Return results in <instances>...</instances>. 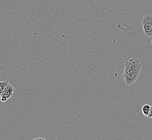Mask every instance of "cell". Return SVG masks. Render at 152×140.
<instances>
[{
	"label": "cell",
	"mask_w": 152,
	"mask_h": 140,
	"mask_svg": "<svg viewBox=\"0 0 152 140\" xmlns=\"http://www.w3.org/2000/svg\"><path fill=\"white\" fill-rule=\"evenodd\" d=\"M142 64L137 58H131L125 65L124 78L127 85H131L137 82L140 74Z\"/></svg>",
	"instance_id": "6da1fadb"
},
{
	"label": "cell",
	"mask_w": 152,
	"mask_h": 140,
	"mask_svg": "<svg viewBox=\"0 0 152 140\" xmlns=\"http://www.w3.org/2000/svg\"><path fill=\"white\" fill-rule=\"evenodd\" d=\"M143 32L147 37H152V14L145 15L142 18Z\"/></svg>",
	"instance_id": "7a4b0ae2"
},
{
	"label": "cell",
	"mask_w": 152,
	"mask_h": 140,
	"mask_svg": "<svg viewBox=\"0 0 152 140\" xmlns=\"http://www.w3.org/2000/svg\"><path fill=\"white\" fill-rule=\"evenodd\" d=\"M14 88L12 85H9L4 90L3 92L1 94V100L2 102H5L13 95Z\"/></svg>",
	"instance_id": "3957f363"
},
{
	"label": "cell",
	"mask_w": 152,
	"mask_h": 140,
	"mask_svg": "<svg viewBox=\"0 0 152 140\" xmlns=\"http://www.w3.org/2000/svg\"><path fill=\"white\" fill-rule=\"evenodd\" d=\"M151 106L149 105H143L142 108V113L145 116L148 117L149 115V112L151 110Z\"/></svg>",
	"instance_id": "277c9868"
},
{
	"label": "cell",
	"mask_w": 152,
	"mask_h": 140,
	"mask_svg": "<svg viewBox=\"0 0 152 140\" xmlns=\"http://www.w3.org/2000/svg\"><path fill=\"white\" fill-rule=\"evenodd\" d=\"M9 85L8 80L0 82V94L3 92L4 90Z\"/></svg>",
	"instance_id": "5b68a950"
},
{
	"label": "cell",
	"mask_w": 152,
	"mask_h": 140,
	"mask_svg": "<svg viewBox=\"0 0 152 140\" xmlns=\"http://www.w3.org/2000/svg\"><path fill=\"white\" fill-rule=\"evenodd\" d=\"M147 117L148 118H152V106H151V110H150V112H149V115H148V116Z\"/></svg>",
	"instance_id": "8992f818"
},
{
	"label": "cell",
	"mask_w": 152,
	"mask_h": 140,
	"mask_svg": "<svg viewBox=\"0 0 152 140\" xmlns=\"http://www.w3.org/2000/svg\"></svg>",
	"instance_id": "52a82bcc"
}]
</instances>
